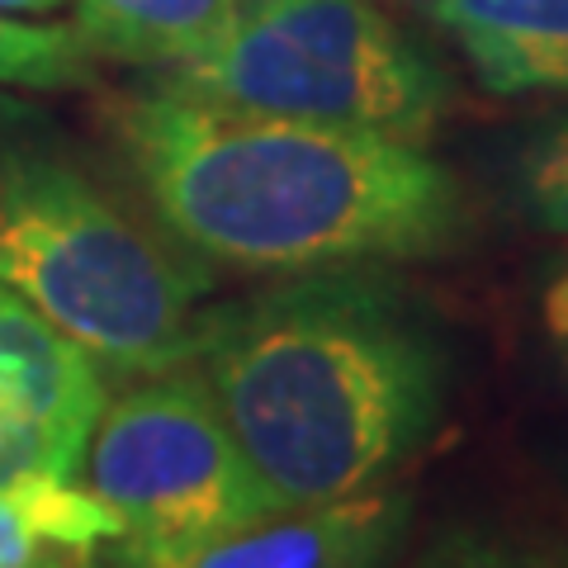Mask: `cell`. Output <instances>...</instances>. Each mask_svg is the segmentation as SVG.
<instances>
[{"label": "cell", "mask_w": 568, "mask_h": 568, "mask_svg": "<svg viewBox=\"0 0 568 568\" xmlns=\"http://www.w3.org/2000/svg\"><path fill=\"white\" fill-rule=\"evenodd\" d=\"M110 133L162 233L246 275L403 265L455 252L469 200L426 142L152 91L110 104Z\"/></svg>", "instance_id": "1"}, {"label": "cell", "mask_w": 568, "mask_h": 568, "mask_svg": "<svg viewBox=\"0 0 568 568\" xmlns=\"http://www.w3.org/2000/svg\"><path fill=\"white\" fill-rule=\"evenodd\" d=\"M190 365L275 507L388 484L450 413V351L388 265L280 275L200 308Z\"/></svg>", "instance_id": "2"}, {"label": "cell", "mask_w": 568, "mask_h": 568, "mask_svg": "<svg viewBox=\"0 0 568 568\" xmlns=\"http://www.w3.org/2000/svg\"><path fill=\"white\" fill-rule=\"evenodd\" d=\"M0 290L138 379L190 361L204 271L62 152L0 142Z\"/></svg>", "instance_id": "3"}, {"label": "cell", "mask_w": 568, "mask_h": 568, "mask_svg": "<svg viewBox=\"0 0 568 568\" xmlns=\"http://www.w3.org/2000/svg\"><path fill=\"white\" fill-rule=\"evenodd\" d=\"M156 85L403 142H426L455 104L450 77L379 0H242L223 39Z\"/></svg>", "instance_id": "4"}, {"label": "cell", "mask_w": 568, "mask_h": 568, "mask_svg": "<svg viewBox=\"0 0 568 568\" xmlns=\"http://www.w3.org/2000/svg\"><path fill=\"white\" fill-rule=\"evenodd\" d=\"M77 478L114 511L119 559L181 555L280 511L190 361L104 398Z\"/></svg>", "instance_id": "5"}, {"label": "cell", "mask_w": 568, "mask_h": 568, "mask_svg": "<svg viewBox=\"0 0 568 568\" xmlns=\"http://www.w3.org/2000/svg\"><path fill=\"white\" fill-rule=\"evenodd\" d=\"M110 375L85 346L0 290V484L77 474Z\"/></svg>", "instance_id": "6"}, {"label": "cell", "mask_w": 568, "mask_h": 568, "mask_svg": "<svg viewBox=\"0 0 568 568\" xmlns=\"http://www.w3.org/2000/svg\"><path fill=\"white\" fill-rule=\"evenodd\" d=\"M413 526V497L379 484L336 503L280 507L162 559H119L123 568H394Z\"/></svg>", "instance_id": "7"}, {"label": "cell", "mask_w": 568, "mask_h": 568, "mask_svg": "<svg viewBox=\"0 0 568 568\" xmlns=\"http://www.w3.org/2000/svg\"><path fill=\"white\" fill-rule=\"evenodd\" d=\"M493 95H568V0H413Z\"/></svg>", "instance_id": "8"}, {"label": "cell", "mask_w": 568, "mask_h": 568, "mask_svg": "<svg viewBox=\"0 0 568 568\" xmlns=\"http://www.w3.org/2000/svg\"><path fill=\"white\" fill-rule=\"evenodd\" d=\"M114 545V511L77 474H24L0 484V568L100 559Z\"/></svg>", "instance_id": "9"}, {"label": "cell", "mask_w": 568, "mask_h": 568, "mask_svg": "<svg viewBox=\"0 0 568 568\" xmlns=\"http://www.w3.org/2000/svg\"><path fill=\"white\" fill-rule=\"evenodd\" d=\"M242 0H71V29L95 62L181 67L223 39Z\"/></svg>", "instance_id": "10"}, {"label": "cell", "mask_w": 568, "mask_h": 568, "mask_svg": "<svg viewBox=\"0 0 568 568\" xmlns=\"http://www.w3.org/2000/svg\"><path fill=\"white\" fill-rule=\"evenodd\" d=\"M0 85L20 91H85L95 85V58L71 20L0 14Z\"/></svg>", "instance_id": "11"}, {"label": "cell", "mask_w": 568, "mask_h": 568, "mask_svg": "<svg viewBox=\"0 0 568 568\" xmlns=\"http://www.w3.org/2000/svg\"><path fill=\"white\" fill-rule=\"evenodd\" d=\"M413 568H568V545L530 530L450 526L422 549Z\"/></svg>", "instance_id": "12"}, {"label": "cell", "mask_w": 568, "mask_h": 568, "mask_svg": "<svg viewBox=\"0 0 568 568\" xmlns=\"http://www.w3.org/2000/svg\"><path fill=\"white\" fill-rule=\"evenodd\" d=\"M517 200L540 233L568 242V114L526 138L517 156Z\"/></svg>", "instance_id": "13"}, {"label": "cell", "mask_w": 568, "mask_h": 568, "mask_svg": "<svg viewBox=\"0 0 568 568\" xmlns=\"http://www.w3.org/2000/svg\"><path fill=\"white\" fill-rule=\"evenodd\" d=\"M540 323H545L549 346H555L564 375H568V256L545 275V290H540Z\"/></svg>", "instance_id": "14"}, {"label": "cell", "mask_w": 568, "mask_h": 568, "mask_svg": "<svg viewBox=\"0 0 568 568\" xmlns=\"http://www.w3.org/2000/svg\"><path fill=\"white\" fill-rule=\"evenodd\" d=\"M71 0H0V14H24V20H48V14L67 10Z\"/></svg>", "instance_id": "15"}, {"label": "cell", "mask_w": 568, "mask_h": 568, "mask_svg": "<svg viewBox=\"0 0 568 568\" xmlns=\"http://www.w3.org/2000/svg\"><path fill=\"white\" fill-rule=\"evenodd\" d=\"M52 568H100L95 559H77V564H52Z\"/></svg>", "instance_id": "16"}]
</instances>
